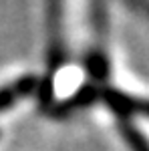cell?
<instances>
[{"label": "cell", "instance_id": "obj_1", "mask_svg": "<svg viewBox=\"0 0 149 151\" xmlns=\"http://www.w3.org/2000/svg\"><path fill=\"white\" fill-rule=\"evenodd\" d=\"M105 103L111 107V111L117 115H141L149 119V99L147 97H135V95L123 93V91H115L109 89L103 93Z\"/></svg>", "mask_w": 149, "mask_h": 151}]
</instances>
